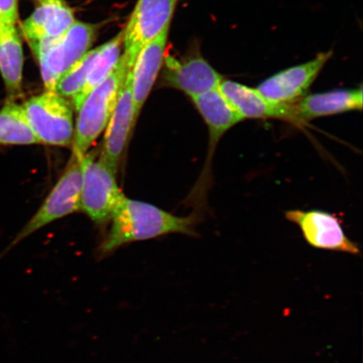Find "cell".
Returning a JSON list of instances; mask_svg holds the SVG:
<instances>
[{"instance_id":"ac0fdd59","label":"cell","mask_w":363,"mask_h":363,"mask_svg":"<svg viewBox=\"0 0 363 363\" xmlns=\"http://www.w3.org/2000/svg\"><path fill=\"white\" fill-rule=\"evenodd\" d=\"M124 36L125 30H122L115 38L99 47L97 56L94 59L87 79H86L83 91L72 104V107H74L77 111H79L82 103L84 102L91 91L96 88L111 74L117 62H119L122 56V50L124 49Z\"/></svg>"},{"instance_id":"9a60e30c","label":"cell","mask_w":363,"mask_h":363,"mask_svg":"<svg viewBox=\"0 0 363 363\" xmlns=\"http://www.w3.org/2000/svg\"><path fill=\"white\" fill-rule=\"evenodd\" d=\"M66 0H38L35 11L23 22L22 33L29 43L57 38L75 22Z\"/></svg>"},{"instance_id":"2e32d148","label":"cell","mask_w":363,"mask_h":363,"mask_svg":"<svg viewBox=\"0 0 363 363\" xmlns=\"http://www.w3.org/2000/svg\"><path fill=\"white\" fill-rule=\"evenodd\" d=\"M362 89H335L306 95L294 102L302 125L318 118L362 110Z\"/></svg>"},{"instance_id":"3957f363","label":"cell","mask_w":363,"mask_h":363,"mask_svg":"<svg viewBox=\"0 0 363 363\" xmlns=\"http://www.w3.org/2000/svg\"><path fill=\"white\" fill-rule=\"evenodd\" d=\"M99 29V25L75 21L61 35L30 44L39 62L45 91L55 90L61 76L89 51Z\"/></svg>"},{"instance_id":"8fae6325","label":"cell","mask_w":363,"mask_h":363,"mask_svg":"<svg viewBox=\"0 0 363 363\" xmlns=\"http://www.w3.org/2000/svg\"><path fill=\"white\" fill-rule=\"evenodd\" d=\"M333 54V51L322 52L311 61L281 71L262 82L256 89L272 102H296L306 96Z\"/></svg>"},{"instance_id":"ba28073f","label":"cell","mask_w":363,"mask_h":363,"mask_svg":"<svg viewBox=\"0 0 363 363\" xmlns=\"http://www.w3.org/2000/svg\"><path fill=\"white\" fill-rule=\"evenodd\" d=\"M179 0H138L124 29V55L129 69L145 45L170 26Z\"/></svg>"},{"instance_id":"6da1fadb","label":"cell","mask_w":363,"mask_h":363,"mask_svg":"<svg viewBox=\"0 0 363 363\" xmlns=\"http://www.w3.org/2000/svg\"><path fill=\"white\" fill-rule=\"evenodd\" d=\"M111 220V229L99 247L101 257L139 240L174 233L196 235L195 225L199 221L197 215L177 216L152 203L125 196L116 208Z\"/></svg>"},{"instance_id":"9c48e42d","label":"cell","mask_w":363,"mask_h":363,"mask_svg":"<svg viewBox=\"0 0 363 363\" xmlns=\"http://www.w3.org/2000/svg\"><path fill=\"white\" fill-rule=\"evenodd\" d=\"M287 220L298 226L310 246L328 251L358 255L360 247L347 238L337 216L321 211H289Z\"/></svg>"},{"instance_id":"5bb4252c","label":"cell","mask_w":363,"mask_h":363,"mask_svg":"<svg viewBox=\"0 0 363 363\" xmlns=\"http://www.w3.org/2000/svg\"><path fill=\"white\" fill-rule=\"evenodd\" d=\"M169 29L170 26L167 27L157 38L144 45L130 69L136 118L142 111L164 62Z\"/></svg>"},{"instance_id":"5b68a950","label":"cell","mask_w":363,"mask_h":363,"mask_svg":"<svg viewBox=\"0 0 363 363\" xmlns=\"http://www.w3.org/2000/svg\"><path fill=\"white\" fill-rule=\"evenodd\" d=\"M81 208L95 223L111 220L125 197L117 184L116 172L92 154L81 157Z\"/></svg>"},{"instance_id":"277c9868","label":"cell","mask_w":363,"mask_h":363,"mask_svg":"<svg viewBox=\"0 0 363 363\" xmlns=\"http://www.w3.org/2000/svg\"><path fill=\"white\" fill-rule=\"evenodd\" d=\"M55 91L30 98L23 104L27 121L40 144L68 147L74 143V110Z\"/></svg>"},{"instance_id":"8992f818","label":"cell","mask_w":363,"mask_h":363,"mask_svg":"<svg viewBox=\"0 0 363 363\" xmlns=\"http://www.w3.org/2000/svg\"><path fill=\"white\" fill-rule=\"evenodd\" d=\"M81 186V157L74 154L67 169L45 199L42 206L17 234L2 256L44 226L80 211Z\"/></svg>"},{"instance_id":"7a4b0ae2","label":"cell","mask_w":363,"mask_h":363,"mask_svg":"<svg viewBox=\"0 0 363 363\" xmlns=\"http://www.w3.org/2000/svg\"><path fill=\"white\" fill-rule=\"evenodd\" d=\"M129 70L123 53L111 74L91 91L82 103L72 143L76 156L83 157L88 153L94 142L106 130Z\"/></svg>"},{"instance_id":"ffe728a7","label":"cell","mask_w":363,"mask_h":363,"mask_svg":"<svg viewBox=\"0 0 363 363\" xmlns=\"http://www.w3.org/2000/svg\"><path fill=\"white\" fill-rule=\"evenodd\" d=\"M99 47L89 51L74 63L58 79L55 92L71 104L75 101L84 87L86 79L96 57Z\"/></svg>"},{"instance_id":"4fadbf2b","label":"cell","mask_w":363,"mask_h":363,"mask_svg":"<svg viewBox=\"0 0 363 363\" xmlns=\"http://www.w3.org/2000/svg\"><path fill=\"white\" fill-rule=\"evenodd\" d=\"M245 120L275 119L302 126L295 108L294 103L281 104L263 97L256 89L231 80H223L219 87Z\"/></svg>"},{"instance_id":"52a82bcc","label":"cell","mask_w":363,"mask_h":363,"mask_svg":"<svg viewBox=\"0 0 363 363\" xmlns=\"http://www.w3.org/2000/svg\"><path fill=\"white\" fill-rule=\"evenodd\" d=\"M208 131V149L206 164L194 190L193 196L202 204L206 201L212 183L211 164L218 143L233 126L244 121L219 88L191 99Z\"/></svg>"},{"instance_id":"44dd1931","label":"cell","mask_w":363,"mask_h":363,"mask_svg":"<svg viewBox=\"0 0 363 363\" xmlns=\"http://www.w3.org/2000/svg\"><path fill=\"white\" fill-rule=\"evenodd\" d=\"M19 20L18 0H0V24L16 25Z\"/></svg>"},{"instance_id":"e0dca14e","label":"cell","mask_w":363,"mask_h":363,"mask_svg":"<svg viewBox=\"0 0 363 363\" xmlns=\"http://www.w3.org/2000/svg\"><path fill=\"white\" fill-rule=\"evenodd\" d=\"M24 53L16 25L0 24V74L9 101L21 96Z\"/></svg>"},{"instance_id":"7c38bea8","label":"cell","mask_w":363,"mask_h":363,"mask_svg":"<svg viewBox=\"0 0 363 363\" xmlns=\"http://www.w3.org/2000/svg\"><path fill=\"white\" fill-rule=\"evenodd\" d=\"M138 119L135 116L131 75L128 71L115 110L106 125L99 160L106 163L116 172L119 167L131 130Z\"/></svg>"},{"instance_id":"d6986e66","label":"cell","mask_w":363,"mask_h":363,"mask_svg":"<svg viewBox=\"0 0 363 363\" xmlns=\"http://www.w3.org/2000/svg\"><path fill=\"white\" fill-rule=\"evenodd\" d=\"M40 144L27 121L23 106L8 101L0 108V146Z\"/></svg>"},{"instance_id":"30bf717a","label":"cell","mask_w":363,"mask_h":363,"mask_svg":"<svg viewBox=\"0 0 363 363\" xmlns=\"http://www.w3.org/2000/svg\"><path fill=\"white\" fill-rule=\"evenodd\" d=\"M163 83L167 87L184 92L190 99L220 87L224 80L206 58L198 47L189 55L180 59L166 57Z\"/></svg>"}]
</instances>
